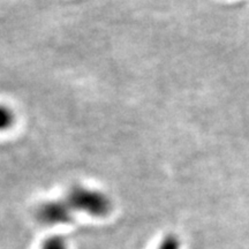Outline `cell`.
Segmentation results:
<instances>
[{
    "label": "cell",
    "instance_id": "1",
    "mask_svg": "<svg viewBox=\"0 0 249 249\" xmlns=\"http://www.w3.org/2000/svg\"><path fill=\"white\" fill-rule=\"evenodd\" d=\"M74 213H83L95 218H103L110 214L112 204L107 195L98 191L85 188V187H73L66 197Z\"/></svg>",
    "mask_w": 249,
    "mask_h": 249
},
{
    "label": "cell",
    "instance_id": "2",
    "mask_svg": "<svg viewBox=\"0 0 249 249\" xmlns=\"http://www.w3.org/2000/svg\"><path fill=\"white\" fill-rule=\"evenodd\" d=\"M73 213L66 200L48 201L37 209V219L48 226L66 225L73 222Z\"/></svg>",
    "mask_w": 249,
    "mask_h": 249
},
{
    "label": "cell",
    "instance_id": "3",
    "mask_svg": "<svg viewBox=\"0 0 249 249\" xmlns=\"http://www.w3.org/2000/svg\"><path fill=\"white\" fill-rule=\"evenodd\" d=\"M39 249H70V245L65 236L53 234L44 239Z\"/></svg>",
    "mask_w": 249,
    "mask_h": 249
},
{
    "label": "cell",
    "instance_id": "4",
    "mask_svg": "<svg viewBox=\"0 0 249 249\" xmlns=\"http://www.w3.org/2000/svg\"><path fill=\"white\" fill-rule=\"evenodd\" d=\"M156 249H181V242H180L178 236L169 234L161 239Z\"/></svg>",
    "mask_w": 249,
    "mask_h": 249
},
{
    "label": "cell",
    "instance_id": "5",
    "mask_svg": "<svg viewBox=\"0 0 249 249\" xmlns=\"http://www.w3.org/2000/svg\"><path fill=\"white\" fill-rule=\"evenodd\" d=\"M0 118H1V127L4 129L7 128L8 126H11L12 123H13V120H14L12 112L5 107H2L1 113H0Z\"/></svg>",
    "mask_w": 249,
    "mask_h": 249
}]
</instances>
